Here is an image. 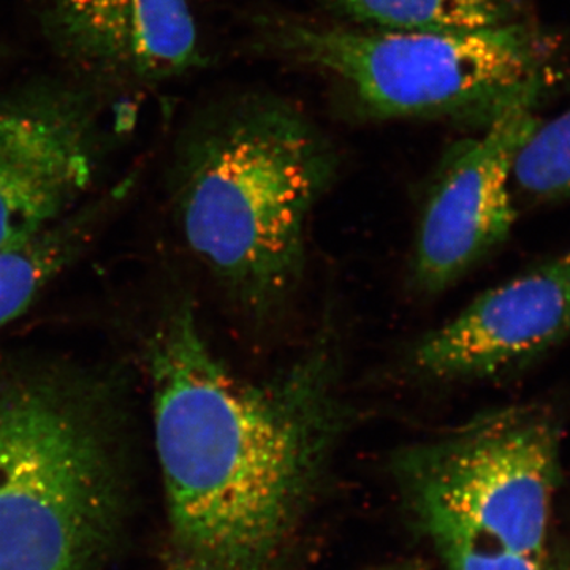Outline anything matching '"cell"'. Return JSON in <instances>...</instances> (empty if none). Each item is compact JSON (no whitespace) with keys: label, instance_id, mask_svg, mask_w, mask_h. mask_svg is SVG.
I'll return each instance as SVG.
<instances>
[{"label":"cell","instance_id":"4","mask_svg":"<svg viewBox=\"0 0 570 570\" xmlns=\"http://www.w3.org/2000/svg\"><path fill=\"white\" fill-rule=\"evenodd\" d=\"M272 50L332 77L367 119H445L485 129L538 105L554 63L532 20L469 32L379 31L296 20L264 24Z\"/></svg>","mask_w":570,"mask_h":570},{"label":"cell","instance_id":"10","mask_svg":"<svg viewBox=\"0 0 570 570\" xmlns=\"http://www.w3.org/2000/svg\"><path fill=\"white\" fill-rule=\"evenodd\" d=\"M118 190L89 200L39 238L0 250V330L20 318L77 261L121 200Z\"/></svg>","mask_w":570,"mask_h":570},{"label":"cell","instance_id":"5","mask_svg":"<svg viewBox=\"0 0 570 570\" xmlns=\"http://www.w3.org/2000/svg\"><path fill=\"white\" fill-rule=\"evenodd\" d=\"M561 449L557 412L517 404L401 450L393 469L434 547L469 543L546 558Z\"/></svg>","mask_w":570,"mask_h":570},{"label":"cell","instance_id":"12","mask_svg":"<svg viewBox=\"0 0 570 570\" xmlns=\"http://www.w3.org/2000/svg\"><path fill=\"white\" fill-rule=\"evenodd\" d=\"M517 204L549 206L570 200V107L542 121L513 164Z\"/></svg>","mask_w":570,"mask_h":570},{"label":"cell","instance_id":"9","mask_svg":"<svg viewBox=\"0 0 570 570\" xmlns=\"http://www.w3.org/2000/svg\"><path fill=\"white\" fill-rule=\"evenodd\" d=\"M570 337V253L554 255L480 294L412 346L407 367L431 382L504 376Z\"/></svg>","mask_w":570,"mask_h":570},{"label":"cell","instance_id":"6","mask_svg":"<svg viewBox=\"0 0 570 570\" xmlns=\"http://www.w3.org/2000/svg\"><path fill=\"white\" fill-rule=\"evenodd\" d=\"M108 102L61 73L0 91V250L88 204L107 154Z\"/></svg>","mask_w":570,"mask_h":570},{"label":"cell","instance_id":"13","mask_svg":"<svg viewBox=\"0 0 570 570\" xmlns=\"http://www.w3.org/2000/svg\"><path fill=\"white\" fill-rule=\"evenodd\" d=\"M445 570H546V558L513 551L483 549L469 543L434 547Z\"/></svg>","mask_w":570,"mask_h":570},{"label":"cell","instance_id":"1","mask_svg":"<svg viewBox=\"0 0 570 570\" xmlns=\"http://www.w3.org/2000/svg\"><path fill=\"white\" fill-rule=\"evenodd\" d=\"M167 509L165 570H285L351 422L322 337L273 376H238L189 302L146 341Z\"/></svg>","mask_w":570,"mask_h":570},{"label":"cell","instance_id":"7","mask_svg":"<svg viewBox=\"0 0 570 570\" xmlns=\"http://www.w3.org/2000/svg\"><path fill=\"white\" fill-rule=\"evenodd\" d=\"M535 110L519 105L445 154L412 255V283L422 294L448 291L508 242L517 220L513 164L538 127Z\"/></svg>","mask_w":570,"mask_h":570},{"label":"cell","instance_id":"11","mask_svg":"<svg viewBox=\"0 0 570 570\" xmlns=\"http://www.w3.org/2000/svg\"><path fill=\"white\" fill-rule=\"evenodd\" d=\"M358 28L469 32L531 20L527 0H309Z\"/></svg>","mask_w":570,"mask_h":570},{"label":"cell","instance_id":"8","mask_svg":"<svg viewBox=\"0 0 570 570\" xmlns=\"http://www.w3.org/2000/svg\"><path fill=\"white\" fill-rule=\"evenodd\" d=\"M36 17L59 73L108 99L204 63L189 0H37Z\"/></svg>","mask_w":570,"mask_h":570},{"label":"cell","instance_id":"2","mask_svg":"<svg viewBox=\"0 0 570 570\" xmlns=\"http://www.w3.org/2000/svg\"><path fill=\"white\" fill-rule=\"evenodd\" d=\"M336 171L328 138L279 97L217 100L184 127L171 168L179 230L250 316L302 283L307 223Z\"/></svg>","mask_w":570,"mask_h":570},{"label":"cell","instance_id":"3","mask_svg":"<svg viewBox=\"0 0 570 570\" xmlns=\"http://www.w3.org/2000/svg\"><path fill=\"white\" fill-rule=\"evenodd\" d=\"M126 404L86 367L0 362V570H102L132 508Z\"/></svg>","mask_w":570,"mask_h":570}]
</instances>
